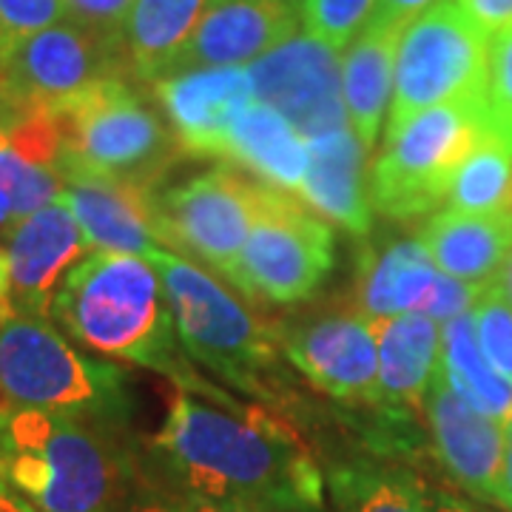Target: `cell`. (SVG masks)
I'll return each instance as SVG.
<instances>
[{"label":"cell","mask_w":512,"mask_h":512,"mask_svg":"<svg viewBox=\"0 0 512 512\" xmlns=\"http://www.w3.org/2000/svg\"><path fill=\"white\" fill-rule=\"evenodd\" d=\"M191 501H237L268 512L322 510V473L302 436L265 407H220L177 390L157 433Z\"/></svg>","instance_id":"1"},{"label":"cell","mask_w":512,"mask_h":512,"mask_svg":"<svg viewBox=\"0 0 512 512\" xmlns=\"http://www.w3.org/2000/svg\"><path fill=\"white\" fill-rule=\"evenodd\" d=\"M6 481L35 512H120L128 487L123 453L106 421L15 410L3 430Z\"/></svg>","instance_id":"2"},{"label":"cell","mask_w":512,"mask_h":512,"mask_svg":"<svg viewBox=\"0 0 512 512\" xmlns=\"http://www.w3.org/2000/svg\"><path fill=\"white\" fill-rule=\"evenodd\" d=\"M52 316L97 353L174 370V316L163 279L143 256L97 251L80 259L57 288Z\"/></svg>","instance_id":"3"},{"label":"cell","mask_w":512,"mask_h":512,"mask_svg":"<svg viewBox=\"0 0 512 512\" xmlns=\"http://www.w3.org/2000/svg\"><path fill=\"white\" fill-rule=\"evenodd\" d=\"M0 407L117 421L126 416L123 376L77 353L46 316L18 311L6 299L0 305Z\"/></svg>","instance_id":"4"},{"label":"cell","mask_w":512,"mask_h":512,"mask_svg":"<svg viewBox=\"0 0 512 512\" xmlns=\"http://www.w3.org/2000/svg\"><path fill=\"white\" fill-rule=\"evenodd\" d=\"M493 131L484 100H456L387 128L373 165L370 205L390 220H413L447 200L461 163Z\"/></svg>","instance_id":"5"},{"label":"cell","mask_w":512,"mask_h":512,"mask_svg":"<svg viewBox=\"0 0 512 512\" xmlns=\"http://www.w3.org/2000/svg\"><path fill=\"white\" fill-rule=\"evenodd\" d=\"M52 114L63 140L55 171L77 165L157 188L165 168L180 154L177 137L168 134L157 111L120 74L97 80Z\"/></svg>","instance_id":"6"},{"label":"cell","mask_w":512,"mask_h":512,"mask_svg":"<svg viewBox=\"0 0 512 512\" xmlns=\"http://www.w3.org/2000/svg\"><path fill=\"white\" fill-rule=\"evenodd\" d=\"M148 262L163 279L183 348L228 384L262 393L276 359L274 330L185 256L157 251Z\"/></svg>","instance_id":"7"},{"label":"cell","mask_w":512,"mask_h":512,"mask_svg":"<svg viewBox=\"0 0 512 512\" xmlns=\"http://www.w3.org/2000/svg\"><path fill=\"white\" fill-rule=\"evenodd\" d=\"M487 46L490 37L458 9L456 0H439L407 23L396 49L387 128L402 126L433 106L484 100Z\"/></svg>","instance_id":"8"},{"label":"cell","mask_w":512,"mask_h":512,"mask_svg":"<svg viewBox=\"0 0 512 512\" xmlns=\"http://www.w3.org/2000/svg\"><path fill=\"white\" fill-rule=\"evenodd\" d=\"M333 271V231L288 191L259 183L251 234L239 256L234 285L271 302L296 305L311 299Z\"/></svg>","instance_id":"9"},{"label":"cell","mask_w":512,"mask_h":512,"mask_svg":"<svg viewBox=\"0 0 512 512\" xmlns=\"http://www.w3.org/2000/svg\"><path fill=\"white\" fill-rule=\"evenodd\" d=\"M117 52L106 40L63 20L26 37L0 55V128L32 114H52L72 97L117 72Z\"/></svg>","instance_id":"10"},{"label":"cell","mask_w":512,"mask_h":512,"mask_svg":"<svg viewBox=\"0 0 512 512\" xmlns=\"http://www.w3.org/2000/svg\"><path fill=\"white\" fill-rule=\"evenodd\" d=\"M256 188L231 168H214L168 191L160 208L171 248L197 256L217 274L234 279L254 225Z\"/></svg>","instance_id":"11"},{"label":"cell","mask_w":512,"mask_h":512,"mask_svg":"<svg viewBox=\"0 0 512 512\" xmlns=\"http://www.w3.org/2000/svg\"><path fill=\"white\" fill-rule=\"evenodd\" d=\"M256 103L276 109L305 140L350 126L336 49L293 35L248 66Z\"/></svg>","instance_id":"12"},{"label":"cell","mask_w":512,"mask_h":512,"mask_svg":"<svg viewBox=\"0 0 512 512\" xmlns=\"http://www.w3.org/2000/svg\"><path fill=\"white\" fill-rule=\"evenodd\" d=\"M57 177L63 183V200L72 208L74 220L92 248L143 259L171 248L154 188L77 165L57 168Z\"/></svg>","instance_id":"13"},{"label":"cell","mask_w":512,"mask_h":512,"mask_svg":"<svg viewBox=\"0 0 512 512\" xmlns=\"http://www.w3.org/2000/svg\"><path fill=\"white\" fill-rule=\"evenodd\" d=\"M484 288L441 274L421 239H399L379 254H367L359 268L356 299L367 319L421 313L436 322L473 311Z\"/></svg>","instance_id":"14"},{"label":"cell","mask_w":512,"mask_h":512,"mask_svg":"<svg viewBox=\"0 0 512 512\" xmlns=\"http://www.w3.org/2000/svg\"><path fill=\"white\" fill-rule=\"evenodd\" d=\"M279 345L322 393L342 402L379 404V348L367 316H322L285 330Z\"/></svg>","instance_id":"15"},{"label":"cell","mask_w":512,"mask_h":512,"mask_svg":"<svg viewBox=\"0 0 512 512\" xmlns=\"http://www.w3.org/2000/svg\"><path fill=\"white\" fill-rule=\"evenodd\" d=\"M157 100L174 126L180 151L228 160V146L242 111L256 103L248 69H188L154 80Z\"/></svg>","instance_id":"16"},{"label":"cell","mask_w":512,"mask_h":512,"mask_svg":"<svg viewBox=\"0 0 512 512\" xmlns=\"http://www.w3.org/2000/svg\"><path fill=\"white\" fill-rule=\"evenodd\" d=\"M421 407L444 470L470 495L495 501L507 458V424L490 419L467 402L444 379L441 367L427 387Z\"/></svg>","instance_id":"17"},{"label":"cell","mask_w":512,"mask_h":512,"mask_svg":"<svg viewBox=\"0 0 512 512\" xmlns=\"http://www.w3.org/2000/svg\"><path fill=\"white\" fill-rule=\"evenodd\" d=\"M89 242L63 194L40 211L18 220L9 234V305L32 316L52 313L60 282L86 254Z\"/></svg>","instance_id":"18"},{"label":"cell","mask_w":512,"mask_h":512,"mask_svg":"<svg viewBox=\"0 0 512 512\" xmlns=\"http://www.w3.org/2000/svg\"><path fill=\"white\" fill-rule=\"evenodd\" d=\"M296 15L288 0H208L171 74L248 66L296 35Z\"/></svg>","instance_id":"19"},{"label":"cell","mask_w":512,"mask_h":512,"mask_svg":"<svg viewBox=\"0 0 512 512\" xmlns=\"http://www.w3.org/2000/svg\"><path fill=\"white\" fill-rule=\"evenodd\" d=\"M311 163L299 197L325 220L362 237L373 225V205L365 185V143L350 126L308 140Z\"/></svg>","instance_id":"20"},{"label":"cell","mask_w":512,"mask_h":512,"mask_svg":"<svg viewBox=\"0 0 512 512\" xmlns=\"http://www.w3.org/2000/svg\"><path fill=\"white\" fill-rule=\"evenodd\" d=\"M379 348V404L390 410H419L441 359V328L436 319L404 313L370 319Z\"/></svg>","instance_id":"21"},{"label":"cell","mask_w":512,"mask_h":512,"mask_svg":"<svg viewBox=\"0 0 512 512\" xmlns=\"http://www.w3.org/2000/svg\"><path fill=\"white\" fill-rule=\"evenodd\" d=\"M441 274L487 288L512 251V214H456L444 211L419 234Z\"/></svg>","instance_id":"22"},{"label":"cell","mask_w":512,"mask_h":512,"mask_svg":"<svg viewBox=\"0 0 512 512\" xmlns=\"http://www.w3.org/2000/svg\"><path fill=\"white\" fill-rule=\"evenodd\" d=\"M402 32L404 29L370 20L342 57V97L348 123L365 148L376 146L384 111L393 100L396 49Z\"/></svg>","instance_id":"23"},{"label":"cell","mask_w":512,"mask_h":512,"mask_svg":"<svg viewBox=\"0 0 512 512\" xmlns=\"http://www.w3.org/2000/svg\"><path fill=\"white\" fill-rule=\"evenodd\" d=\"M228 160L251 168L265 185L282 191H299L308 174L311 151L308 140L271 106L254 103L242 111L234 126Z\"/></svg>","instance_id":"24"},{"label":"cell","mask_w":512,"mask_h":512,"mask_svg":"<svg viewBox=\"0 0 512 512\" xmlns=\"http://www.w3.org/2000/svg\"><path fill=\"white\" fill-rule=\"evenodd\" d=\"M208 0H134L126 20V46L134 72L146 80L171 74Z\"/></svg>","instance_id":"25"},{"label":"cell","mask_w":512,"mask_h":512,"mask_svg":"<svg viewBox=\"0 0 512 512\" xmlns=\"http://www.w3.org/2000/svg\"><path fill=\"white\" fill-rule=\"evenodd\" d=\"M441 373L467 402L490 419L510 424L512 382L501 376L478 348L473 313H461L441 325Z\"/></svg>","instance_id":"26"},{"label":"cell","mask_w":512,"mask_h":512,"mask_svg":"<svg viewBox=\"0 0 512 512\" xmlns=\"http://www.w3.org/2000/svg\"><path fill=\"white\" fill-rule=\"evenodd\" d=\"M447 205L456 214H512V143L490 131L456 171Z\"/></svg>","instance_id":"27"},{"label":"cell","mask_w":512,"mask_h":512,"mask_svg":"<svg viewBox=\"0 0 512 512\" xmlns=\"http://www.w3.org/2000/svg\"><path fill=\"white\" fill-rule=\"evenodd\" d=\"M330 484L342 512H427V493L399 470L356 464L336 470Z\"/></svg>","instance_id":"28"},{"label":"cell","mask_w":512,"mask_h":512,"mask_svg":"<svg viewBox=\"0 0 512 512\" xmlns=\"http://www.w3.org/2000/svg\"><path fill=\"white\" fill-rule=\"evenodd\" d=\"M0 194L12 205L15 220L35 214L63 194V183L55 168L23 157L3 128H0Z\"/></svg>","instance_id":"29"},{"label":"cell","mask_w":512,"mask_h":512,"mask_svg":"<svg viewBox=\"0 0 512 512\" xmlns=\"http://www.w3.org/2000/svg\"><path fill=\"white\" fill-rule=\"evenodd\" d=\"M376 0H302L305 35L342 52L370 23Z\"/></svg>","instance_id":"30"},{"label":"cell","mask_w":512,"mask_h":512,"mask_svg":"<svg viewBox=\"0 0 512 512\" xmlns=\"http://www.w3.org/2000/svg\"><path fill=\"white\" fill-rule=\"evenodd\" d=\"M478 348L484 359L512 382V305L498 285H487L473 305Z\"/></svg>","instance_id":"31"},{"label":"cell","mask_w":512,"mask_h":512,"mask_svg":"<svg viewBox=\"0 0 512 512\" xmlns=\"http://www.w3.org/2000/svg\"><path fill=\"white\" fill-rule=\"evenodd\" d=\"M484 106L495 134L512 143V26L490 37Z\"/></svg>","instance_id":"32"},{"label":"cell","mask_w":512,"mask_h":512,"mask_svg":"<svg viewBox=\"0 0 512 512\" xmlns=\"http://www.w3.org/2000/svg\"><path fill=\"white\" fill-rule=\"evenodd\" d=\"M63 20H69L66 0H0V55Z\"/></svg>","instance_id":"33"},{"label":"cell","mask_w":512,"mask_h":512,"mask_svg":"<svg viewBox=\"0 0 512 512\" xmlns=\"http://www.w3.org/2000/svg\"><path fill=\"white\" fill-rule=\"evenodd\" d=\"M134 0H66L69 20L92 32L111 46H120L126 37V20Z\"/></svg>","instance_id":"34"},{"label":"cell","mask_w":512,"mask_h":512,"mask_svg":"<svg viewBox=\"0 0 512 512\" xmlns=\"http://www.w3.org/2000/svg\"><path fill=\"white\" fill-rule=\"evenodd\" d=\"M456 3L487 37L512 26V0H456Z\"/></svg>","instance_id":"35"},{"label":"cell","mask_w":512,"mask_h":512,"mask_svg":"<svg viewBox=\"0 0 512 512\" xmlns=\"http://www.w3.org/2000/svg\"><path fill=\"white\" fill-rule=\"evenodd\" d=\"M433 3H439V0H376L370 20L404 29L407 23L419 18L421 12H427Z\"/></svg>","instance_id":"36"},{"label":"cell","mask_w":512,"mask_h":512,"mask_svg":"<svg viewBox=\"0 0 512 512\" xmlns=\"http://www.w3.org/2000/svg\"><path fill=\"white\" fill-rule=\"evenodd\" d=\"M507 512H512V419L507 424V458H504V473L498 484V498H495Z\"/></svg>","instance_id":"37"},{"label":"cell","mask_w":512,"mask_h":512,"mask_svg":"<svg viewBox=\"0 0 512 512\" xmlns=\"http://www.w3.org/2000/svg\"><path fill=\"white\" fill-rule=\"evenodd\" d=\"M185 512H268L251 507V504H237V501H191Z\"/></svg>","instance_id":"38"},{"label":"cell","mask_w":512,"mask_h":512,"mask_svg":"<svg viewBox=\"0 0 512 512\" xmlns=\"http://www.w3.org/2000/svg\"><path fill=\"white\" fill-rule=\"evenodd\" d=\"M427 512H476L447 493H427Z\"/></svg>","instance_id":"39"},{"label":"cell","mask_w":512,"mask_h":512,"mask_svg":"<svg viewBox=\"0 0 512 512\" xmlns=\"http://www.w3.org/2000/svg\"><path fill=\"white\" fill-rule=\"evenodd\" d=\"M495 285H498V291L507 296V302L512 305V251L510 256H507V262L501 265V271H498V276H495Z\"/></svg>","instance_id":"40"},{"label":"cell","mask_w":512,"mask_h":512,"mask_svg":"<svg viewBox=\"0 0 512 512\" xmlns=\"http://www.w3.org/2000/svg\"><path fill=\"white\" fill-rule=\"evenodd\" d=\"M0 512H35V510H32L26 501H18V498H12V495L0 490Z\"/></svg>","instance_id":"41"},{"label":"cell","mask_w":512,"mask_h":512,"mask_svg":"<svg viewBox=\"0 0 512 512\" xmlns=\"http://www.w3.org/2000/svg\"><path fill=\"white\" fill-rule=\"evenodd\" d=\"M9 299V256L0 251V305Z\"/></svg>","instance_id":"42"},{"label":"cell","mask_w":512,"mask_h":512,"mask_svg":"<svg viewBox=\"0 0 512 512\" xmlns=\"http://www.w3.org/2000/svg\"><path fill=\"white\" fill-rule=\"evenodd\" d=\"M6 419H9V410L0 407V484L6 481V447H3V430H6Z\"/></svg>","instance_id":"43"},{"label":"cell","mask_w":512,"mask_h":512,"mask_svg":"<svg viewBox=\"0 0 512 512\" xmlns=\"http://www.w3.org/2000/svg\"><path fill=\"white\" fill-rule=\"evenodd\" d=\"M15 220V214H12V205H9V200L0 194V228H6L9 222Z\"/></svg>","instance_id":"44"},{"label":"cell","mask_w":512,"mask_h":512,"mask_svg":"<svg viewBox=\"0 0 512 512\" xmlns=\"http://www.w3.org/2000/svg\"><path fill=\"white\" fill-rule=\"evenodd\" d=\"M126 512H180V510H171V507H165V504H143V507H134V510Z\"/></svg>","instance_id":"45"},{"label":"cell","mask_w":512,"mask_h":512,"mask_svg":"<svg viewBox=\"0 0 512 512\" xmlns=\"http://www.w3.org/2000/svg\"><path fill=\"white\" fill-rule=\"evenodd\" d=\"M288 3H293L296 9H302V0H288Z\"/></svg>","instance_id":"46"}]
</instances>
